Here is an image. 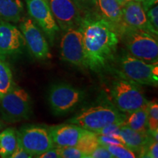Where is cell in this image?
<instances>
[{"mask_svg":"<svg viewBox=\"0 0 158 158\" xmlns=\"http://www.w3.org/2000/svg\"><path fill=\"white\" fill-rule=\"evenodd\" d=\"M111 102L123 114H128L149 103L140 84L117 76L110 88Z\"/></svg>","mask_w":158,"mask_h":158,"instance_id":"cell-5","label":"cell"},{"mask_svg":"<svg viewBox=\"0 0 158 158\" xmlns=\"http://www.w3.org/2000/svg\"><path fill=\"white\" fill-rule=\"evenodd\" d=\"M23 11L21 0H0V20L19 23L23 18Z\"/></svg>","mask_w":158,"mask_h":158,"instance_id":"cell-18","label":"cell"},{"mask_svg":"<svg viewBox=\"0 0 158 158\" xmlns=\"http://www.w3.org/2000/svg\"><path fill=\"white\" fill-rule=\"evenodd\" d=\"M129 1L130 0H116V2L119 4V5L121 6V7H123V6Z\"/></svg>","mask_w":158,"mask_h":158,"instance_id":"cell-35","label":"cell"},{"mask_svg":"<svg viewBox=\"0 0 158 158\" xmlns=\"http://www.w3.org/2000/svg\"><path fill=\"white\" fill-rule=\"evenodd\" d=\"M17 143V130L15 128H6L5 130L0 132V157L10 158Z\"/></svg>","mask_w":158,"mask_h":158,"instance_id":"cell-19","label":"cell"},{"mask_svg":"<svg viewBox=\"0 0 158 158\" xmlns=\"http://www.w3.org/2000/svg\"><path fill=\"white\" fill-rule=\"evenodd\" d=\"M62 61L80 69H87L85 59L81 27L64 31L60 42Z\"/></svg>","mask_w":158,"mask_h":158,"instance_id":"cell-9","label":"cell"},{"mask_svg":"<svg viewBox=\"0 0 158 158\" xmlns=\"http://www.w3.org/2000/svg\"><path fill=\"white\" fill-rule=\"evenodd\" d=\"M148 133L155 141L158 140V104L157 101H149L147 104Z\"/></svg>","mask_w":158,"mask_h":158,"instance_id":"cell-23","label":"cell"},{"mask_svg":"<svg viewBox=\"0 0 158 158\" xmlns=\"http://www.w3.org/2000/svg\"><path fill=\"white\" fill-rule=\"evenodd\" d=\"M59 28L65 31L81 27L84 15L72 0H47Z\"/></svg>","mask_w":158,"mask_h":158,"instance_id":"cell-12","label":"cell"},{"mask_svg":"<svg viewBox=\"0 0 158 158\" xmlns=\"http://www.w3.org/2000/svg\"><path fill=\"white\" fill-rule=\"evenodd\" d=\"M20 30L25 40L26 46L30 54L37 60H46L51 57L49 43L43 31L28 17H23L20 21Z\"/></svg>","mask_w":158,"mask_h":158,"instance_id":"cell-10","label":"cell"},{"mask_svg":"<svg viewBox=\"0 0 158 158\" xmlns=\"http://www.w3.org/2000/svg\"><path fill=\"white\" fill-rule=\"evenodd\" d=\"M86 98L85 90L63 82L51 85L47 96L51 111L56 116L73 112Z\"/></svg>","mask_w":158,"mask_h":158,"instance_id":"cell-7","label":"cell"},{"mask_svg":"<svg viewBox=\"0 0 158 158\" xmlns=\"http://www.w3.org/2000/svg\"><path fill=\"white\" fill-rule=\"evenodd\" d=\"M119 138L123 142L124 147L133 152L138 154L152 139H153L149 133H143L137 132L124 124L120 128Z\"/></svg>","mask_w":158,"mask_h":158,"instance_id":"cell-17","label":"cell"},{"mask_svg":"<svg viewBox=\"0 0 158 158\" xmlns=\"http://www.w3.org/2000/svg\"><path fill=\"white\" fill-rule=\"evenodd\" d=\"M25 47L21 30L10 22L0 20V59L5 61L21 54Z\"/></svg>","mask_w":158,"mask_h":158,"instance_id":"cell-13","label":"cell"},{"mask_svg":"<svg viewBox=\"0 0 158 158\" xmlns=\"http://www.w3.org/2000/svg\"><path fill=\"white\" fill-rule=\"evenodd\" d=\"M81 27L87 69L101 72L116 56L120 40L117 29L98 13L84 16Z\"/></svg>","mask_w":158,"mask_h":158,"instance_id":"cell-1","label":"cell"},{"mask_svg":"<svg viewBox=\"0 0 158 158\" xmlns=\"http://www.w3.org/2000/svg\"><path fill=\"white\" fill-rule=\"evenodd\" d=\"M5 122H3L2 120L1 119V118H0V132L3 130V128L5 127Z\"/></svg>","mask_w":158,"mask_h":158,"instance_id":"cell-36","label":"cell"},{"mask_svg":"<svg viewBox=\"0 0 158 158\" xmlns=\"http://www.w3.org/2000/svg\"><path fill=\"white\" fill-rule=\"evenodd\" d=\"M18 141L32 157L54 147L48 127L38 124L23 125L17 130Z\"/></svg>","mask_w":158,"mask_h":158,"instance_id":"cell-8","label":"cell"},{"mask_svg":"<svg viewBox=\"0 0 158 158\" xmlns=\"http://www.w3.org/2000/svg\"><path fill=\"white\" fill-rule=\"evenodd\" d=\"M135 1H139V2H141V0H135Z\"/></svg>","mask_w":158,"mask_h":158,"instance_id":"cell-37","label":"cell"},{"mask_svg":"<svg viewBox=\"0 0 158 158\" xmlns=\"http://www.w3.org/2000/svg\"><path fill=\"white\" fill-rule=\"evenodd\" d=\"M98 139L100 145L105 146V147L108 145H124L123 142L119 138L114 137V136L98 135Z\"/></svg>","mask_w":158,"mask_h":158,"instance_id":"cell-29","label":"cell"},{"mask_svg":"<svg viewBox=\"0 0 158 158\" xmlns=\"http://www.w3.org/2000/svg\"><path fill=\"white\" fill-rule=\"evenodd\" d=\"M141 2L144 10L147 11L152 7L157 5L158 0H141Z\"/></svg>","mask_w":158,"mask_h":158,"instance_id":"cell-34","label":"cell"},{"mask_svg":"<svg viewBox=\"0 0 158 158\" xmlns=\"http://www.w3.org/2000/svg\"><path fill=\"white\" fill-rule=\"evenodd\" d=\"M14 81L9 64L0 59V100L12 87Z\"/></svg>","mask_w":158,"mask_h":158,"instance_id":"cell-22","label":"cell"},{"mask_svg":"<svg viewBox=\"0 0 158 158\" xmlns=\"http://www.w3.org/2000/svg\"><path fill=\"white\" fill-rule=\"evenodd\" d=\"M97 13L117 31L123 25L122 7L116 0H97Z\"/></svg>","mask_w":158,"mask_h":158,"instance_id":"cell-16","label":"cell"},{"mask_svg":"<svg viewBox=\"0 0 158 158\" xmlns=\"http://www.w3.org/2000/svg\"><path fill=\"white\" fill-rule=\"evenodd\" d=\"M118 32L130 54L144 62H158L157 36L124 25L120 27Z\"/></svg>","mask_w":158,"mask_h":158,"instance_id":"cell-4","label":"cell"},{"mask_svg":"<svg viewBox=\"0 0 158 158\" xmlns=\"http://www.w3.org/2000/svg\"><path fill=\"white\" fill-rule=\"evenodd\" d=\"M27 10L31 19L46 35L51 45H54L55 38L59 28L55 21L47 0H25Z\"/></svg>","mask_w":158,"mask_h":158,"instance_id":"cell-11","label":"cell"},{"mask_svg":"<svg viewBox=\"0 0 158 158\" xmlns=\"http://www.w3.org/2000/svg\"><path fill=\"white\" fill-rule=\"evenodd\" d=\"M124 124V121L118 122H116V123L110 124L109 125L106 126V127L98 130L95 133L98 134V135H110V136H114V137L119 138L120 128H121V127Z\"/></svg>","mask_w":158,"mask_h":158,"instance_id":"cell-28","label":"cell"},{"mask_svg":"<svg viewBox=\"0 0 158 158\" xmlns=\"http://www.w3.org/2000/svg\"><path fill=\"white\" fill-rule=\"evenodd\" d=\"M36 157L38 158H61L60 153H59V147H54L50 149L47 150L45 152L37 155Z\"/></svg>","mask_w":158,"mask_h":158,"instance_id":"cell-33","label":"cell"},{"mask_svg":"<svg viewBox=\"0 0 158 158\" xmlns=\"http://www.w3.org/2000/svg\"><path fill=\"white\" fill-rule=\"evenodd\" d=\"M82 12L84 16L97 13V0H72Z\"/></svg>","mask_w":158,"mask_h":158,"instance_id":"cell-25","label":"cell"},{"mask_svg":"<svg viewBox=\"0 0 158 158\" xmlns=\"http://www.w3.org/2000/svg\"><path fill=\"white\" fill-rule=\"evenodd\" d=\"M54 147H76L81 136L85 131L78 125L66 123L48 127Z\"/></svg>","mask_w":158,"mask_h":158,"instance_id":"cell-15","label":"cell"},{"mask_svg":"<svg viewBox=\"0 0 158 158\" xmlns=\"http://www.w3.org/2000/svg\"><path fill=\"white\" fill-rule=\"evenodd\" d=\"M100 145L98 139V135L94 132L85 130L84 133L78 140L76 147L88 156Z\"/></svg>","mask_w":158,"mask_h":158,"instance_id":"cell-21","label":"cell"},{"mask_svg":"<svg viewBox=\"0 0 158 158\" xmlns=\"http://www.w3.org/2000/svg\"><path fill=\"white\" fill-rule=\"evenodd\" d=\"M32 102L28 92L15 83L0 100V117L6 123L27 120L32 115Z\"/></svg>","mask_w":158,"mask_h":158,"instance_id":"cell-6","label":"cell"},{"mask_svg":"<svg viewBox=\"0 0 158 158\" xmlns=\"http://www.w3.org/2000/svg\"><path fill=\"white\" fill-rule=\"evenodd\" d=\"M126 116L127 114L118 110L110 100L102 98L81 108L68 122L96 133L110 124L124 121Z\"/></svg>","mask_w":158,"mask_h":158,"instance_id":"cell-2","label":"cell"},{"mask_svg":"<svg viewBox=\"0 0 158 158\" xmlns=\"http://www.w3.org/2000/svg\"><path fill=\"white\" fill-rule=\"evenodd\" d=\"M61 158H88L86 154L76 147H59Z\"/></svg>","mask_w":158,"mask_h":158,"instance_id":"cell-26","label":"cell"},{"mask_svg":"<svg viewBox=\"0 0 158 158\" xmlns=\"http://www.w3.org/2000/svg\"><path fill=\"white\" fill-rule=\"evenodd\" d=\"M124 125L140 133H148L147 105L144 107L127 114Z\"/></svg>","mask_w":158,"mask_h":158,"instance_id":"cell-20","label":"cell"},{"mask_svg":"<svg viewBox=\"0 0 158 158\" xmlns=\"http://www.w3.org/2000/svg\"><path fill=\"white\" fill-rule=\"evenodd\" d=\"M89 158H114V156L108 151L106 147L102 145H99L89 155Z\"/></svg>","mask_w":158,"mask_h":158,"instance_id":"cell-31","label":"cell"},{"mask_svg":"<svg viewBox=\"0 0 158 158\" xmlns=\"http://www.w3.org/2000/svg\"><path fill=\"white\" fill-rule=\"evenodd\" d=\"M33 157L28 152H27L23 149L22 146L18 141L17 146L15 149L10 156V158H31Z\"/></svg>","mask_w":158,"mask_h":158,"instance_id":"cell-32","label":"cell"},{"mask_svg":"<svg viewBox=\"0 0 158 158\" xmlns=\"http://www.w3.org/2000/svg\"><path fill=\"white\" fill-rule=\"evenodd\" d=\"M139 157H149L157 158L158 157V143L157 141L152 139L148 143L143 149L140 152Z\"/></svg>","mask_w":158,"mask_h":158,"instance_id":"cell-27","label":"cell"},{"mask_svg":"<svg viewBox=\"0 0 158 158\" xmlns=\"http://www.w3.org/2000/svg\"><path fill=\"white\" fill-rule=\"evenodd\" d=\"M147 19L149 23L156 31H158V7L156 5L146 11Z\"/></svg>","mask_w":158,"mask_h":158,"instance_id":"cell-30","label":"cell"},{"mask_svg":"<svg viewBox=\"0 0 158 158\" xmlns=\"http://www.w3.org/2000/svg\"><path fill=\"white\" fill-rule=\"evenodd\" d=\"M108 151L114 157L117 158H135L137 157L135 152L124 145H108L106 146Z\"/></svg>","mask_w":158,"mask_h":158,"instance_id":"cell-24","label":"cell"},{"mask_svg":"<svg viewBox=\"0 0 158 158\" xmlns=\"http://www.w3.org/2000/svg\"><path fill=\"white\" fill-rule=\"evenodd\" d=\"M114 73L117 76L140 85L157 86L158 62L149 63L132 56L127 51L114 57Z\"/></svg>","mask_w":158,"mask_h":158,"instance_id":"cell-3","label":"cell"},{"mask_svg":"<svg viewBox=\"0 0 158 158\" xmlns=\"http://www.w3.org/2000/svg\"><path fill=\"white\" fill-rule=\"evenodd\" d=\"M122 11L123 25L157 36L158 31L149 23L141 2L130 0L122 7Z\"/></svg>","mask_w":158,"mask_h":158,"instance_id":"cell-14","label":"cell"}]
</instances>
